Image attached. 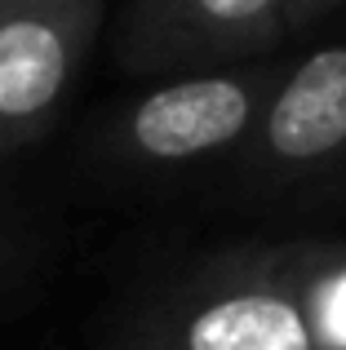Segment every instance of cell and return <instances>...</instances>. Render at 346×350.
<instances>
[{
	"label": "cell",
	"instance_id": "cell-7",
	"mask_svg": "<svg viewBox=\"0 0 346 350\" xmlns=\"http://www.w3.org/2000/svg\"><path fill=\"white\" fill-rule=\"evenodd\" d=\"M338 5V0H284V27L289 31H297V27H311L320 14H329V9Z\"/></svg>",
	"mask_w": 346,
	"mask_h": 350
},
{
	"label": "cell",
	"instance_id": "cell-2",
	"mask_svg": "<svg viewBox=\"0 0 346 350\" xmlns=\"http://www.w3.org/2000/svg\"><path fill=\"white\" fill-rule=\"evenodd\" d=\"M98 27L103 0H0V155L44 137Z\"/></svg>",
	"mask_w": 346,
	"mask_h": 350
},
{
	"label": "cell",
	"instance_id": "cell-3",
	"mask_svg": "<svg viewBox=\"0 0 346 350\" xmlns=\"http://www.w3.org/2000/svg\"><path fill=\"white\" fill-rule=\"evenodd\" d=\"M271 94L267 71H191L151 89L116 124V151L133 164H191L244 142Z\"/></svg>",
	"mask_w": 346,
	"mask_h": 350
},
{
	"label": "cell",
	"instance_id": "cell-6",
	"mask_svg": "<svg viewBox=\"0 0 346 350\" xmlns=\"http://www.w3.org/2000/svg\"><path fill=\"white\" fill-rule=\"evenodd\" d=\"M284 280L293 284L320 350H346V244L276 248Z\"/></svg>",
	"mask_w": 346,
	"mask_h": 350
},
{
	"label": "cell",
	"instance_id": "cell-4",
	"mask_svg": "<svg viewBox=\"0 0 346 350\" xmlns=\"http://www.w3.org/2000/svg\"><path fill=\"white\" fill-rule=\"evenodd\" d=\"M284 31V0H133L120 58L142 71L226 62L271 49Z\"/></svg>",
	"mask_w": 346,
	"mask_h": 350
},
{
	"label": "cell",
	"instance_id": "cell-5",
	"mask_svg": "<svg viewBox=\"0 0 346 350\" xmlns=\"http://www.w3.org/2000/svg\"><path fill=\"white\" fill-rule=\"evenodd\" d=\"M249 137L258 169L280 182L346 160V44L306 53L267 94Z\"/></svg>",
	"mask_w": 346,
	"mask_h": 350
},
{
	"label": "cell",
	"instance_id": "cell-1",
	"mask_svg": "<svg viewBox=\"0 0 346 350\" xmlns=\"http://www.w3.org/2000/svg\"><path fill=\"white\" fill-rule=\"evenodd\" d=\"M129 350H320L276 248L235 253L160 301Z\"/></svg>",
	"mask_w": 346,
	"mask_h": 350
}]
</instances>
